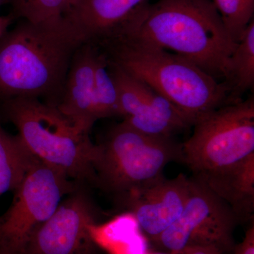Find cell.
<instances>
[{"label":"cell","instance_id":"obj_21","mask_svg":"<svg viewBox=\"0 0 254 254\" xmlns=\"http://www.w3.org/2000/svg\"><path fill=\"white\" fill-rule=\"evenodd\" d=\"M11 4L14 8L15 14L19 17L25 8L29 4L31 0H11Z\"/></svg>","mask_w":254,"mask_h":254},{"label":"cell","instance_id":"obj_9","mask_svg":"<svg viewBox=\"0 0 254 254\" xmlns=\"http://www.w3.org/2000/svg\"><path fill=\"white\" fill-rule=\"evenodd\" d=\"M88 187L78 185L30 237L22 254H97V208Z\"/></svg>","mask_w":254,"mask_h":254},{"label":"cell","instance_id":"obj_3","mask_svg":"<svg viewBox=\"0 0 254 254\" xmlns=\"http://www.w3.org/2000/svg\"><path fill=\"white\" fill-rule=\"evenodd\" d=\"M110 63L163 95L192 124L229 104L230 91L194 63L149 43L111 37L95 44Z\"/></svg>","mask_w":254,"mask_h":254},{"label":"cell","instance_id":"obj_11","mask_svg":"<svg viewBox=\"0 0 254 254\" xmlns=\"http://www.w3.org/2000/svg\"><path fill=\"white\" fill-rule=\"evenodd\" d=\"M190 178L180 174L164 175L127 193L118 199L134 220L140 231L153 241L175 222L185 208Z\"/></svg>","mask_w":254,"mask_h":254},{"label":"cell","instance_id":"obj_19","mask_svg":"<svg viewBox=\"0 0 254 254\" xmlns=\"http://www.w3.org/2000/svg\"><path fill=\"white\" fill-rule=\"evenodd\" d=\"M231 254H254V224L246 232L243 240L238 245L234 246Z\"/></svg>","mask_w":254,"mask_h":254},{"label":"cell","instance_id":"obj_17","mask_svg":"<svg viewBox=\"0 0 254 254\" xmlns=\"http://www.w3.org/2000/svg\"><path fill=\"white\" fill-rule=\"evenodd\" d=\"M94 64V98L97 120L121 117L118 86L106 55L96 46Z\"/></svg>","mask_w":254,"mask_h":254},{"label":"cell","instance_id":"obj_18","mask_svg":"<svg viewBox=\"0 0 254 254\" xmlns=\"http://www.w3.org/2000/svg\"><path fill=\"white\" fill-rule=\"evenodd\" d=\"M227 32L237 43L254 20V0H213Z\"/></svg>","mask_w":254,"mask_h":254},{"label":"cell","instance_id":"obj_6","mask_svg":"<svg viewBox=\"0 0 254 254\" xmlns=\"http://www.w3.org/2000/svg\"><path fill=\"white\" fill-rule=\"evenodd\" d=\"M182 143V163L198 177L235 165L254 153V99L223 105L198 119Z\"/></svg>","mask_w":254,"mask_h":254},{"label":"cell","instance_id":"obj_22","mask_svg":"<svg viewBox=\"0 0 254 254\" xmlns=\"http://www.w3.org/2000/svg\"><path fill=\"white\" fill-rule=\"evenodd\" d=\"M12 21L11 16H0V38L7 31V28Z\"/></svg>","mask_w":254,"mask_h":254},{"label":"cell","instance_id":"obj_2","mask_svg":"<svg viewBox=\"0 0 254 254\" xmlns=\"http://www.w3.org/2000/svg\"><path fill=\"white\" fill-rule=\"evenodd\" d=\"M82 44L63 17L23 21L0 38V102L31 97L56 107L73 55Z\"/></svg>","mask_w":254,"mask_h":254},{"label":"cell","instance_id":"obj_12","mask_svg":"<svg viewBox=\"0 0 254 254\" xmlns=\"http://www.w3.org/2000/svg\"><path fill=\"white\" fill-rule=\"evenodd\" d=\"M150 0H74L63 17L81 44H96L125 27Z\"/></svg>","mask_w":254,"mask_h":254},{"label":"cell","instance_id":"obj_8","mask_svg":"<svg viewBox=\"0 0 254 254\" xmlns=\"http://www.w3.org/2000/svg\"><path fill=\"white\" fill-rule=\"evenodd\" d=\"M237 223L229 205L191 177L188 199L180 218L152 242L170 254H181L194 247H213L222 254L230 253L235 245L233 234Z\"/></svg>","mask_w":254,"mask_h":254},{"label":"cell","instance_id":"obj_24","mask_svg":"<svg viewBox=\"0 0 254 254\" xmlns=\"http://www.w3.org/2000/svg\"><path fill=\"white\" fill-rule=\"evenodd\" d=\"M0 2H1V0H0Z\"/></svg>","mask_w":254,"mask_h":254},{"label":"cell","instance_id":"obj_16","mask_svg":"<svg viewBox=\"0 0 254 254\" xmlns=\"http://www.w3.org/2000/svg\"><path fill=\"white\" fill-rule=\"evenodd\" d=\"M230 96H240L254 86V21L247 26L237 42L229 61L228 76L225 82Z\"/></svg>","mask_w":254,"mask_h":254},{"label":"cell","instance_id":"obj_1","mask_svg":"<svg viewBox=\"0 0 254 254\" xmlns=\"http://www.w3.org/2000/svg\"><path fill=\"white\" fill-rule=\"evenodd\" d=\"M149 43L194 63L214 78L228 76L237 43L213 0H158L149 3L113 36Z\"/></svg>","mask_w":254,"mask_h":254},{"label":"cell","instance_id":"obj_20","mask_svg":"<svg viewBox=\"0 0 254 254\" xmlns=\"http://www.w3.org/2000/svg\"><path fill=\"white\" fill-rule=\"evenodd\" d=\"M181 254H222L217 249L210 247H194L187 249Z\"/></svg>","mask_w":254,"mask_h":254},{"label":"cell","instance_id":"obj_15","mask_svg":"<svg viewBox=\"0 0 254 254\" xmlns=\"http://www.w3.org/2000/svg\"><path fill=\"white\" fill-rule=\"evenodd\" d=\"M34 158L19 136L8 133L0 120V197L18 188Z\"/></svg>","mask_w":254,"mask_h":254},{"label":"cell","instance_id":"obj_7","mask_svg":"<svg viewBox=\"0 0 254 254\" xmlns=\"http://www.w3.org/2000/svg\"><path fill=\"white\" fill-rule=\"evenodd\" d=\"M78 185L35 157L11 205L0 215V254H22L37 227Z\"/></svg>","mask_w":254,"mask_h":254},{"label":"cell","instance_id":"obj_23","mask_svg":"<svg viewBox=\"0 0 254 254\" xmlns=\"http://www.w3.org/2000/svg\"><path fill=\"white\" fill-rule=\"evenodd\" d=\"M170 254L166 253V252H145V254Z\"/></svg>","mask_w":254,"mask_h":254},{"label":"cell","instance_id":"obj_10","mask_svg":"<svg viewBox=\"0 0 254 254\" xmlns=\"http://www.w3.org/2000/svg\"><path fill=\"white\" fill-rule=\"evenodd\" d=\"M109 64L118 86L121 117L127 125L142 133L161 137H174L192 127L190 120L163 95Z\"/></svg>","mask_w":254,"mask_h":254},{"label":"cell","instance_id":"obj_5","mask_svg":"<svg viewBox=\"0 0 254 254\" xmlns=\"http://www.w3.org/2000/svg\"><path fill=\"white\" fill-rule=\"evenodd\" d=\"M172 162L182 163V143L174 137L142 133L123 121L96 144L94 186L118 200L163 176Z\"/></svg>","mask_w":254,"mask_h":254},{"label":"cell","instance_id":"obj_13","mask_svg":"<svg viewBox=\"0 0 254 254\" xmlns=\"http://www.w3.org/2000/svg\"><path fill=\"white\" fill-rule=\"evenodd\" d=\"M97 48L78 47L71 59L61 99L55 108L82 131L89 133L95 122L94 64Z\"/></svg>","mask_w":254,"mask_h":254},{"label":"cell","instance_id":"obj_4","mask_svg":"<svg viewBox=\"0 0 254 254\" xmlns=\"http://www.w3.org/2000/svg\"><path fill=\"white\" fill-rule=\"evenodd\" d=\"M14 125L33 156L71 181L94 186L96 144L55 107L36 98L16 97L0 102V120Z\"/></svg>","mask_w":254,"mask_h":254},{"label":"cell","instance_id":"obj_14","mask_svg":"<svg viewBox=\"0 0 254 254\" xmlns=\"http://www.w3.org/2000/svg\"><path fill=\"white\" fill-rule=\"evenodd\" d=\"M229 205L237 221H254V153L218 171L193 177Z\"/></svg>","mask_w":254,"mask_h":254}]
</instances>
